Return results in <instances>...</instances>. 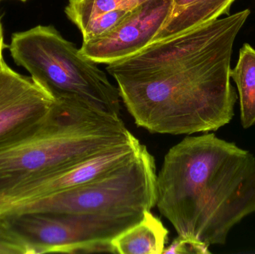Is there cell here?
Returning a JSON list of instances; mask_svg holds the SVG:
<instances>
[{"label":"cell","instance_id":"obj_1","mask_svg":"<svg viewBox=\"0 0 255 254\" xmlns=\"http://www.w3.org/2000/svg\"><path fill=\"white\" fill-rule=\"evenodd\" d=\"M249 9L150 43L108 64L135 124L153 134L217 131L233 118L234 42Z\"/></svg>","mask_w":255,"mask_h":254},{"label":"cell","instance_id":"obj_2","mask_svg":"<svg viewBox=\"0 0 255 254\" xmlns=\"http://www.w3.org/2000/svg\"><path fill=\"white\" fill-rule=\"evenodd\" d=\"M156 206L178 237L225 245L255 212V158L214 134L185 137L165 155Z\"/></svg>","mask_w":255,"mask_h":254},{"label":"cell","instance_id":"obj_3","mask_svg":"<svg viewBox=\"0 0 255 254\" xmlns=\"http://www.w3.org/2000/svg\"><path fill=\"white\" fill-rule=\"evenodd\" d=\"M136 139L120 116L77 100L55 98L43 120L0 143V193Z\"/></svg>","mask_w":255,"mask_h":254},{"label":"cell","instance_id":"obj_4","mask_svg":"<svg viewBox=\"0 0 255 254\" xmlns=\"http://www.w3.org/2000/svg\"><path fill=\"white\" fill-rule=\"evenodd\" d=\"M8 50L15 64L55 98H71L121 117L119 89L97 64L55 27L39 25L12 34Z\"/></svg>","mask_w":255,"mask_h":254},{"label":"cell","instance_id":"obj_5","mask_svg":"<svg viewBox=\"0 0 255 254\" xmlns=\"http://www.w3.org/2000/svg\"><path fill=\"white\" fill-rule=\"evenodd\" d=\"M154 157L142 146L136 158L107 174L80 186L10 209L2 216L16 213H60L76 216L142 215L156 206Z\"/></svg>","mask_w":255,"mask_h":254},{"label":"cell","instance_id":"obj_6","mask_svg":"<svg viewBox=\"0 0 255 254\" xmlns=\"http://www.w3.org/2000/svg\"><path fill=\"white\" fill-rule=\"evenodd\" d=\"M0 216L26 246L29 254H117L112 240L144 218L141 215L102 217L42 212Z\"/></svg>","mask_w":255,"mask_h":254},{"label":"cell","instance_id":"obj_7","mask_svg":"<svg viewBox=\"0 0 255 254\" xmlns=\"http://www.w3.org/2000/svg\"><path fill=\"white\" fill-rule=\"evenodd\" d=\"M142 146L136 139L22 182L0 193V216L13 207L80 186L126 165L137 156Z\"/></svg>","mask_w":255,"mask_h":254},{"label":"cell","instance_id":"obj_8","mask_svg":"<svg viewBox=\"0 0 255 254\" xmlns=\"http://www.w3.org/2000/svg\"><path fill=\"white\" fill-rule=\"evenodd\" d=\"M173 0H147L110 32L83 41L80 51L96 64H112L137 53L154 41L167 20Z\"/></svg>","mask_w":255,"mask_h":254},{"label":"cell","instance_id":"obj_9","mask_svg":"<svg viewBox=\"0 0 255 254\" xmlns=\"http://www.w3.org/2000/svg\"><path fill=\"white\" fill-rule=\"evenodd\" d=\"M55 98L31 77L12 70L0 61V143L43 120Z\"/></svg>","mask_w":255,"mask_h":254},{"label":"cell","instance_id":"obj_10","mask_svg":"<svg viewBox=\"0 0 255 254\" xmlns=\"http://www.w3.org/2000/svg\"><path fill=\"white\" fill-rule=\"evenodd\" d=\"M235 0H173L172 10L154 41L178 35L229 13ZM153 41V42H154Z\"/></svg>","mask_w":255,"mask_h":254},{"label":"cell","instance_id":"obj_11","mask_svg":"<svg viewBox=\"0 0 255 254\" xmlns=\"http://www.w3.org/2000/svg\"><path fill=\"white\" fill-rule=\"evenodd\" d=\"M169 231L151 212L143 219L112 240L119 254H162L168 241Z\"/></svg>","mask_w":255,"mask_h":254},{"label":"cell","instance_id":"obj_12","mask_svg":"<svg viewBox=\"0 0 255 254\" xmlns=\"http://www.w3.org/2000/svg\"><path fill=\"white\" fill-rule=\"evenodd\" d=\"M241 101V123L245 129L255 124V50L244 44L240 52L238 64L231 70Z\"/></svg>","mask_w":255,"mask_h":254},{"label":"cell","instance_id":"obj_13","mask_svg":"<svg viewBox=\"0 0 255 254\" xmlns=\"http://www.w3.org/2000/svg\"><path fill=\"white\" fill-rule=\"evenodd\" d=\"M147 0H69L67 17L78 28L97 15L115 10H132Z\"/></svg>","mask_w":255,"mask_h":254},{"label":"cell","instance_id":"obj_14","mask_svg":"<svg viewBox=\"0 0 255 254\" xmlns=\"http://www.w3.org/2000/svg\"><path fill=\"white\" fill-rule=\"evenodd\" d=\"M133 9L106 12L91 18L79 28L82 32L83 41L92 40L110 32L124 22Z\"/></svg>","mask_w":255,"mask_h":254},{"label":"cell","instance_id":"obj_15","mask_svg":"<svg viewBox=\"0 0 255 254\" xmlns=\"http://www.w3.org/2000/svg\"><path fill=\"white\" fill-rule=\"evenodd\" d=\"M0 254H29L25 244L7 228L0 216Z\"/></svg>","mask_w":255,"mask_h":254},{"label":"cell","instance_id":"obj_16","mask_svg":"<svg viewBox=\"0 0 255 254\" xmlns=\"http://www.w3.org/2000/svg\"><path fill=\"white\" fill-rule=\"evenodd\" d=\"M209 246L199 242L178 237L170 246L165 248L163 254H211Z\"/></svg>","mask_w":255,"mask_h":254},{"label":"cell","instance_id":"obj_17","mask_svg":"<svg viewBox=\"0 0 255 254\" xmlns=\"http://www.w3.org/2000/svg\"><path fill=\"white\" fill-rule=\"evenodd\" d=\"M4 36H3L2 26H1V19H0V61L2 59V51L4 48Z\"/></svg>","mask_w":255,"mask_h":254},{"label":"cell","instance_id":"obj_18","mask_svg":"<svg viewBox=\"0 0 255 254\" xmlns=\"http://www.w3.org/2000/svg\"><path fill=\"white\" fill-rule=\"evenodd\" d=\"M0 1H1V0H0ZM19 1H23V2H25V1H26L27 0H19Z\"/></svg>","mask_w":255,"mask_h":254}]
</instances>
